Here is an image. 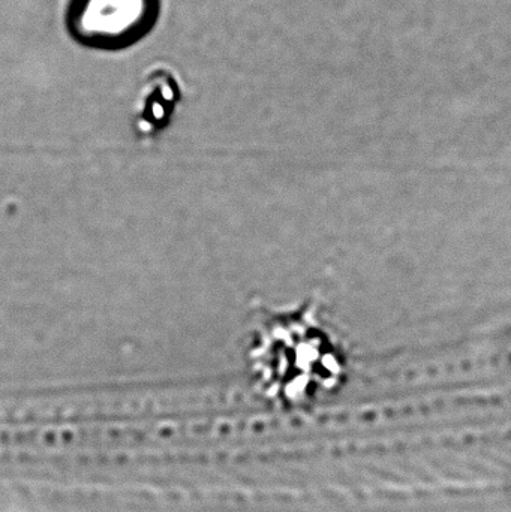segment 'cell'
Segmentation results:
<instances>
[{
  "label": "cell",
  "mask_w": 511,
  "mask_h": 512,
  "mask_svg": "<svg viewBox=\"0 0 511 512\" xmlns=\"http://www.w3.org/2000/svg\"><path fill=\"white\" fill-rule=\"evenodd\" d=\"M161 11L162 0H68L65 29L87 50L117 53L147 38Z\"/></svg>",
  "instance_id": "obj_1"
},
{
  "label": "cell",
  "mask_w": 511,
  "mask_h": 512,
  "mask_svg": "<svg viewBox=\"0 0 511 512\" xmlns=\"http://www.w3.org/2000/svg\"><path fill=\"white\" fill-rule=\"evenodd\" d=\"M182 99V90L173 72L168 69H153L147 75L138 108L137 128L146 134L161 131L168 125L177 105Z\"/></svg>",
  "instance_id": "obj_2"
}]
</instances>
